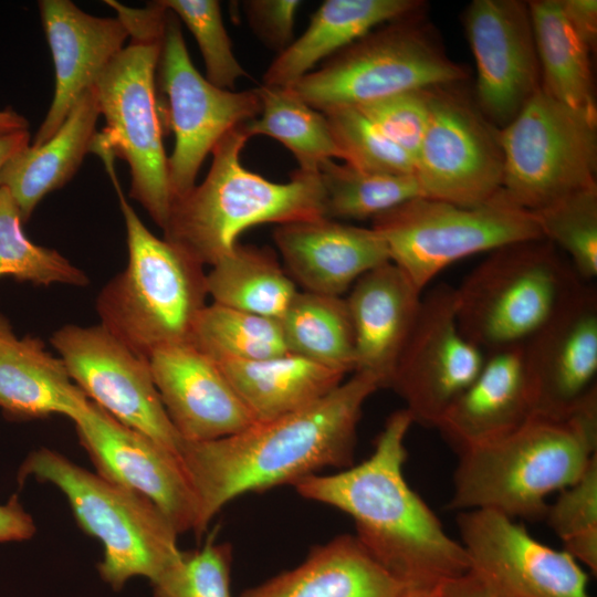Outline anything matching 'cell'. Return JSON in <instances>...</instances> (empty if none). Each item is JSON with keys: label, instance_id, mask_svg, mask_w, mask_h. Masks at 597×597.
<instances>
[{"label": "cell", "instance_id": "cell-35", "mask_svg": "<svg viewBox=\"0 0 597 597\" xmlns=\"http://www.w3.org/2000/svg\"><path fill=\"white\" fill-rule=\"evenodd\" d=\"M190 343L217 363L254 362L289 352L279 320L216 303L198 315Z\"/></svg>", "mask_w": 597, "mask_h": 597}, {"label": "cell", "instance_id": "cell-11", "mask_svg": "<svg viewBox=\"0 0 597 597\" xmlns=\"http://www.w3.org/2000/svg\"><path fill=\"white\" fill-rule=\"evenodd\" d=\"M504 156L500 192L535 212L597 186V118L573 109L542 88L500 129Z\"/></svg>", "mask_w": 597, "mask_h": 597}, {"label": "cell", "instance_id": "cell-38", "mask_svg": "<svg viewBox=\"0 0 597 597\" xmlns=\"http://www.w3.org/2000/svg\"><path fill=\"white\" fill-rule=\"evenodd\" d=\"M544 520L563 543V549L597 574V455L577 481L559 491Z\"/></svg>", "mask_w": 597, "mask_h": 597}, {"label": "cell", "instance_id": "cell-32", "mask_svg": "<svg viewBox=\"0 0 597 597\" xmlns=\"http://www.w3.org/2000/svg\"><path fill=\"white\" fill-rule=\"evenodd\" d=\"M280 324L290 353L344 374L355 371V336L344 297L298 291Z\"/></svg>", "mask_w": 597, "mask_h": 597}, {"label": "cell", "instance_id": "cell-45", "mask_svg": "<svg viewBox=\"0 0 597 597\" xmlns=\"http://www.w3.org/2000/svg\"><path fill=\"white\" fill-rule=\"evenodd\" d=\"M34 533V522L15 495L0 504V543L25 541Z\"/></svg>", "mask_w": 597, "mask_h": 597}, {"label": "cell", "instance_id": "cell-12", "mask_svg": "<svg viewBox=\"0 0 597 597\" xmlns=\"http://www.w3.org/2000/svg\"><path fill=\"white\" fill-rule=\"evenodd\" d=\"M157 75L167 97V121L175 135L167 163L175 201L195 187L199 168L219 140L259 115L261 100L258 87L234 92L220 88L202 76L190 60L179 19L168 10Z\"/></svg>", "mask_w": 597, "mask_h": 597}, {"label": "cell", "instance_id": "cell-2", "mask_svg": "<svg viewBox=\"0 0 597 597\" xmlns=\"http://www.w3.org/2000/svg\"><path fill=\"white\" fill-rule=\"evenodd\" d=\"M412 423L405 408L392 412L366 460L294 484L301 496L349 515L359 543L405 588L439 585L470 570L461 543L404 475Z\"/></svg>", "mask_w": 597, "mask_h": 597}, {"label": "cell", "instance_id": "cell-20", "mask_svg": "<svg viewBox=\"0 0 597 597\" xmlns=\"http://www.w3.org/2000/svg\"><path fill=\"white\" fill-rule=\"evenodd\" d=\"M166 412L184 441H209L254 422L220 366L190 342L148 357Z\"/></svg>", "mask_w": 597, "mask_h": 597}, {"label": "cell", "instance_id": "cell-37", "mask_svg": "<svg viewBox=\"0 0 597 597\" xmlns=\"http://www.w3.org/2000/svg\"><path fill=\"white\" fill-rule=\"evenodd\" d=\"M544 239L562 250L585 282L597 275V186L533 212Z\"/></svg>", "mask_w": 597, "mask_h": 597}, {"label": "cell", "instance_id": "cell-44", "mask_svg": "<svg viewBox=\"0 0 597 597\" xmlns=\"http://www.w3.org/2000/svg\"><path fill=\"white\" fill-rule=\"evenodd\" d=\"M559 3L573 31L593 52L597 42V1L559 0Z\"/></svg>", "mask_w": 597, "mask_h": 597}, {"label": "cell", "instance_id": "cell-25", "mask_svg": "<svg viewBox=\"0 0 597 597\" xmlns=\"http://www.w3.org/2000/svg\"><path fill=\"white\" fill-rule=\"evenodd\" d=\"M88 402L61 358L39 338H18L0 315V408L7 416L32 419L57 413L73 421Z\"/></svg>", "mask_w": 597, "mask_h": 597}, {"label": "cell", "instance_id": "cell-34", "mask_svg": "<svg viewBox=\"0 0 597 597\" xmlns=\"http://www.w3.org/2000/svg\"><path fill=\"white\" fill-rule=\"evenodd\" d=\"M318 171L325 197V217L334 220H373L423 196L415 174L370 172L334 160L324 161Z\"/></svg>", "mask_w": 597, "mask_h": 597}, {"label": "cell", "instance_id": "cell-43", "mask_svg": "<svg viewBox=\"0 0 597 597\" xmlns=\"http://www.w3.org/2000/svg\"><path fill=\"white\" fill-rule=\"evenodd\" d=\"M302 1L247 0L245 18L253 33L270 49L281 53L293 41L295 17Z\"/></svg>", "mask_w": 597, "mask_h": 597}, {"label": "cell", "instance_id": "cell-46", "mask_svg": "<svg viewBox=\"0 0 597 597\" xmlns=\"http://www.w3.org/2000/svg\"><path fill=\"white\" fill-rule=\"evenodd\" d=\"M442 597H492L484 585L471 573L442 583Z\"/></svg>", "mask_w": 597, "mask_h": 597}, {"label": "cell", "instance_id": "cell-26", "mask_svg": "<svg viewBox=\"0 0 597 597\" xmlns=\"http://www.w3.org/2000/svg\"><path fill=\"white\" fill-rule=\"evenodd\" d=\"M405 587L354 535L314 547L295 568L238 597H398Z\"/></svg>", "mask_w": 597, "mask_h": 597}, {"label": "cell", "instance_id": "cell-30", "mask_svg": "<svg viewBox=\"0 0 597 597\" xmlns=\"http://www.w3.org/2000/svg\"><path fill=\"white\" fill-rule=\"evenodd\" d=\"M541 67V88L559 103L597 118L593 53L568 24L559 0L527 1Z\"/></svg>", "mask_w": 597, "mask_h": 597}, {"label": "cell", "instance_id": "cell-42", "mask_svg": "<svg viewBox=\"0 0 597 597\" xmlns=\"http://www.w3.org/2000/svg\"><path fill=\"white\" fill-rule=\"evenodd\" d=\"M428 91L402 92L355 107L416 160L429 118Z\"/></svg>", "mask_w": 597, "mask_h": 597}, {"label": "cell", "instance_id": "cell-15", "mask_svg": "<svg viewBox=\"0 0 597 597\" xmlns=\"http://www.w3.org/2000/svg\"><path fill=\"white\" fill-rule=\"evenodd\" d=\"M457 525L469 572L492 597H591L582 565L564 549L537 541L514 519L469 510L459 512Z\"/></svg>", "mask_w": 597, "mask_h": 597}, {"label": "cell", "instance_id": "cell-13", "mask_svg": "<svg viewBox=\"0 0 597 597\" xmlns=\"http://www.w3.org/2000/svg\"><path fill=\"white\" fill-rule=\"evenodd\" d=\"M458 84L428 91L429 118L415 175L425 197L475 207L501 190L504 156L500 129Z\"/></svg>", "mask_w": 597, "mask_h": 597}, {"label": "cell", "instance_id": "cell-36", "mask_svg": "<svg viewBox=\"0 0 597 597\" xmlns=\"http://www.w3.org/2000/svg\"><path fill=\"white\" fill-rule=\"evenodd\" d=\"M22 223L17 202L9 190L0 186V276L11 275L38 285L87 284L85 273L57 251L31 242Z\"/></svg>", "mask_w": 597, "mask_h": 597}, {"label": "cell", "instance_id": "cell-23", "mask_svg": "<svg viewBox=\"0 0 597 597\" xmlns=\"http://www.w3.org/2000/svg\"><path fill=\"white\" fill-rule=\"evenodd\" d=\"M421 292L392 262L363 274L345 298L355 336V371L389 384L415 326Z\"/></svg>", "mask_w": 597, "mask_h": 597}, {"label": "cell", "instance_id": "cell-27", "mask_svg": "<svg viewBox=\"0 0 597 597\" xmlns=\"http://www.w3.org/2000/svg\"><path fill=\"white\" fill-rule=\"evenodd\" d=\"M421 7L417 0H326L302 35L272 61L262 84L291 87L371 30L419 12Z\"/></svg>", "mask_w": 597, "mask_h": 597}, {"label": "cell", "instance_id": "cell-41", "mask_svg": "<svg viewBox=\"0 0 597 597\" xmlns=\"http://www.w3.org/2000/svg\"><path fill=\"white\" fill-rule=\"evenodd\" d=\"M232 549L228 543L209 541L203 547L182 552L151 583L154 597H232Z\"/></svg>", "mask_w": 597, "mask_h": 597}, {"label": "cell", "instance_id": "cell-8", "mask_svg": "<svg viewBox=\"0 0 597 597\" xmlns=\"http://www.w3.org/2000/svg\"><path fill=\"white\" fill-rule=\"evenodd\" d=\"M417 13L371 30L303 76L292 90L324 113L402 92L461 83L467 76L463 67L415 19Z\"/></svg>", "mask_w": 597, "mask_h": 597}, {"label": "cell", "instance_id": "cell-49", "mask_svg": "<svg viewBox=\"0 0 597 597\" xmlns=\"http://www.w3.org/2000/svg\"><path fill=\"white\" fill-rule=\"evenodd\" d=\"M398 597H442V583L426 587H406Z\"/></svg>", "mask_w": 597, "mask_h": 597}, {"label": "cell", "instance_id": "cell-48", "mask_svg": "<svg viewBox=\"0 0 597 597\" xmlns=\"http://www.w3.org/2000/svg\"><path fill=\"white\" fill-rule=\"evenodd\" d=\"M28 121L14 111H0V134L28 130Z\"/></svg>", "mask_w": 597, "mask_h": 597}, {"label": "cell", "instance_id": "cell-7", "mask_svg": "<svg viewBox=\"0 0 597 597\" xmlns=\"http://www.w3.org/2000/svg\"><path fill=\"white\" fill-rule=\"evenodd\" d=\"M29 475L55 485L82 530L101 542L97 569L114 590L134 577L153 582L180 555L177 531L146 498L45 448L31 452L22 463L19 480Z\"/></svg>", "mask_w": 597, "mask_h": 597}, {"label": "cell", "instance_id": "cell-18", "mask_svg": "<svg viewBox=\"0 0 597 597\" xmlns=\"http://www.w3.org/2000/svg\"><path fill=\"white\" fill-rule=\"evenodd\" d=\"M73 422L97 474L149 500L178 534L196 533L197 500L176 454L91 400Z\"/></svg>", "mask_w": 597, "mask_h": 597}, {"label": "cell", "instance_id": "cell-24", "mask_svg": "<svg viewBox=\"0 0 597 597\" xmlns=\"http://www.w3.org/2000/svg\"><path fill=\"white\" fill-rule=\"evenodd\" d=\"M533 413L523 345L514 346L485 354L476 377L436 428L459 454L507 434Z\"/></svg>", "mask_w": 597, "mask_h": 597}, {"label": "cell", "instance_id": "cell-3", "mask_svg": "<svg viewBox=\"0 0 597 597\" xmlns=\"http://www.w3.org/2000/svg\"><path fill=\"white\" fill-rule=\"evenodd\" d=\"M458 455L449 510L543 520L548 495L577 481L597 455V394L569 416L533 413L507 434Z\"/></svg>", "mask_w": 597, "mask_h": 597}, {"label": "cell", "instance_id": "cell-5", "mask_svg": "<svg viewBox=\"0 0 597 597\" xmlns=\"http://www.w3.org/2000/svg\"><path fill=\"white\" fill-rule=\"evenodd\" d=\"M118 196L126 226L128 262L101 291V324L136 354L148 359L158 348L190 342L207 305L203 266L179 247L154 235L127 202L113 166L101 151Z\"/></svg>", "mask_w": 597, "mask_h": 597}, {"label": "cell", "instance_id": "cell-21", "mask_svg": "<svg viewBox=\"0 0 597 597\" xmlns=\"http://www.w3.org/2000/svg\"><path fill=\"white\" fill-rule=\"evenodd\" d=\"M55 69V90L48 114L31 145L49 140L76 101L93 87L129 38L119 18L91 15L69 0L39 2Z\"/></svg>", "mask_w": 597, "mask_h": 597}, {"label": "cell", "instance_id": "cell-40", "mask_svg": "<svg viewBox=\"0 0 597 597\" xmlns=\"http://www.w3.org/2000/svg\"><path fill=\"white\" fill-rule=\"evenodd\" d=\"M158 3L182 21L195 36L210 83L232 91L240 78L248 76L233 53L219 1L159 0Z\"/></svg>", "mask_w": 597, "mask_h": 597}, {"label": "cell", "instance_id": "cell-22", "mask_svg": "<svg viewBox=\"0 0 597 597\" xmlns=\"http://www.w3.org/2000/svg\"><path fill=\"white\" fill-rule=\"evenodd\" d=\"M273 240L290 277L310 293L342 296L363 274L390 261L373 228L326 217L280 224Z\"/></svg>", "mask_w": 597, "mask_h": 597}, {"label": "cell", "instance_id": "cell-33", "mask_svg": "<svg viewBox=\"0 0 597 597\" xmlns=\"http://www.w3.org/2000/svg\"><path fill=\"white\" fill-rule=\"evenodd\" d=\"M261 109L244 123L249 138L263 135L280 142L298 163V168L318 170L326 160L342 159L325 115L308 105L292 87H258Z\"/></svg>", "mask_w": 597, "mask_h": 597}, {"label": "cell", "instance_id": "cell-31", "mask_svg": "<svg viewBox=\"0 0 597 597\" xmlns=\"http://www.w3.org/2000/svg\"><path fill=\"white\" fill-rule=\"evenodd\" d=\"M206 289L212 303L279 321L300 291L272 251L241 243L211 265Z\"/></svg>", "mask_w": 597, "mask_h": 597}, {"label": "cell", "instance_id": "cell-19", "mask_svg": "<svg viewBox=\"0 0 597 597\" xmlns=\"http://www.w3.org/2000/svg\"><path fill=\"white\" fill-rule=\"evenodd\" d=\"M534 413L566 417L597 394V291L584 282L523 344Z\"/></svg>", "mask_w": 597, "mask_h": 597}, {"label": "cell", "instance_id": "cell-39", "mask_svg": "<svg viewBox=\"0 0 597 597\" xmlns=\"http://www.w3.org/2000/svg\"><path fill=\"white\" fill-rule=\"evenodd\" d=\"M345 164L364 171L415 174L412 157L386 137L355 106L323 113Z\"/></svg>", "mask_w": 597, "mask_h": 597}, {"label": "cell", "instance_id": "cell-6", "mask_svg": "<svg viewBox=\"0 0 597 597\" xmlns=\"http://www.w3.org/2000/svg\"><path fill=\"white\" fill-rule=\"evenodd\" d=\"M584 282L544 238L506 244L454 287L459 328L484 354L522 346Z\"/></svg>", "mask_w": 597, "mask_h": 597}, {"label": "cell", "instance_id": "cell-16", "mask_svg": "<svg viewBox=\"0 0 597 597\" xmlns=\"http://www.w3.org/2000/svg\"><path fill=\"white\" fill-rule=\"evenodd\" d=\"M485 354L460 331L454 287L439 284L422 298L389 388L413 423L436 428L451 402L479 374Z\"/></svg>", "mask_w": 597, "mask_h": 597}, {"label": "cell", "instance_id": "cell-28", "mask_svg": "<svg viewBox=\"0 0 597 597\" xmlns=\"http://www.w3.org/2000/svg\"><path fill=\"white\" fill-rule=\"evenodd\" d=\"M101 115L95 85L76 101L59 130L39 146L28 145L15 153L0 171V186L17 202L22 222L36 205L64 186L91 151Z\"/></svg>", "mask_w": 597, "mask_h": 597}, {"label": "cell", "instance_id": "cell-14", "mask_svg": "<svg viewBox=\"0 0 597 597\" xmlns=\"http://www.w3.org/2000/svg\"><path fill=\"white\" fill-rule=\"evenodd\" d=\"M51 344L91 401L179 458L185 441L166 412L148 359L102 324L65 325L52 335Z\"/></svg>", "mask_w": 597, "mask_h": 597}, {"label": "cell", "instance_id": "cell-17", "mask_svg": "<svg viewBox=\"0 0 597 597\" xmlns=\"http://www.w3.org/2000/svg\"><path fill=\"white\" fill-rule=\"evenodd\" d=\"M463 25L475 66V105L499 129L541 88L528 4L521 0H473Z\"/></svg>", "mask_w": 597, "mask_h": 597}, {"label": "cell", "instance_id": "cell-1", "mask_svg": "<svg viewBox=\"0 0 597 597\" xmlns=\"http://www.w3.org/2000/svg\"><path fill=\"white\" fill-rule=\"evenodd\" d=\"M378 389L373 376L356 371L301 410L223 438L185 441L179 459L197 500L196 534L242 494L294 485L326 467H352L364 404Z\"/></svg>", "mask_w": 597, "mask_h": 597}, {"label": "cell", "instance_id": "cell-47", "mask_svg": "<svg viewBox=\"0 0 597 597\" xmlns=\"http://www.w3.org/2000/svg\"><path fill=\"white\" fill-rule=\"evenodd\" d=\"M30 144L28 130L0 134V171L4 164L19 150Z\"/></svg>", "mask_w": 597, "mask_h": 597}, {"label": "cell", "instance_id": "cell-4", "mask_svg": "<svg viewBox=\"0 0 597 597\" xmlns=\"http://www.w3.org/2000/svg\"><path fill=\"white\" fill-rule=\"evenodd\" d=\"M248 139L243 124L228 132L203 181L171 203L164 239L202 266L231 252L252 227L325 217L320 171L297 168L286 182L268 180L241 164Z\"/></svg>", "mask_w": 597, "mask_h": 597}, {"label": "cell", "instance_id": "cell-10", "mask_svg": "<svg viewBox=\"0 0 597 597\" xmlns=\"http://www.w3.org/2000/svg\"><path fill=\"white\" fill-rule=\"evenodd\" d=\"M371 228L385 241L390 262L420 291L463 258L544 238L535 214L500 191L475 207L417 197L374 218Z\"/></svg>", "mask_w": 597, "mask_h": 597}, {"label": "cell", "instance_id": "cell-29", "mask_svg": "<svg viewBox=\"0 0 597 597\" xmlns=\"http://www.w3.org/2000/svg\"><path fill=\"white\" fill-rule=\"evenodd\" d=\"M217 364L254 422L273 420L318 401L346 376L290 352L261 360Z\"/></svg>", "mask_w": 597, "mask_h": 597}, {"label": "cell", "instance_id": "cell-9", "mask_svg": "<svg viewBox=\"0 0 597 597\" xmlns=\"http://www.w3.org/2000/svg\"><path fill=\"white\" fill-rule=\"evenodd\" d=\"M161 33L130 32L129 44L98 77L95 90L106 127L96 133L91 151L104 149L126 160L130 196L163 230L172 200L156 91Z\"/></svg>", "mask_w": 597, "mask_h": 597}]
</instances>
